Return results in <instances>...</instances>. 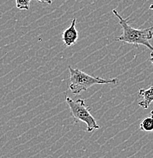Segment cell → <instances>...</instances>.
I'll list each match as a JSON object with an SVG mask.
<instances>
[{"label": "cell", "instance_id": "obj_1", "mask_svg": "<svg viewBox=\"0 0 153 158\" xmlns=\"http://www.w3.org/2000/svg\"><path fill=\"white\" fill-rule=\"evenodd\" d=\"M112 11L119 20V24L123 30V34L116 39L117 41L133 44L136 48L139 45H143L153 52V47L150 44V40L153 38V26L145 29L133 28L130 25L128 18L123 19L116 9Z\"/></svg>", "mask_w": 153, "mask_h": 158}, {"label": "cell", "instance_id": "obj_2", "mask_svg": "<svg viewBox=\"0 0 153 158\" xmlns=\"http://www.w3.org/2000/svg\"><path fill=\"white\" fill-rule=\"evenodd\" d=\"M69 70L70 73V89L75 95L85 91L95 85H116L117 83V78H102L92 76L72 66H69Z\"/></svg>", "mask_w": 153, "mask_h": 158}, {"label": "cell", "instance_id": "obj_3", "mask_svg": "<svg viewBox=\"0 0 153 158\" xmlns=\"http://www.w3.org/2000/svg\"><path fill=\"white\" fill-rule=\"evenodd\" d=\"M66 101L70 109V112L75 123L82 122L87 126V131L91 132L94 130L99 129L100 126L97 123L96 119L90 113L89 106L87 105L85 100L78 99L74 100L70 98L66 97Z\"/></svg>", "mask_w": 153, "mask_h": 158}, {"label": "cell", "instance_id": "obj_4", "mask_svg": "<svg viewBox=\"0 0 153 158\" xmlns=\"http://www.w3.org/2000/svg\"><path fill=\"white\" fill-rule=\"evenodd\" d=\"M76 19H73L72 21L71 25L70 27L64 30L62 34V40L66 47H70L76 44L79 38L78 31L75 27Z\"/></svg>", "mask_w": 153, "mask_h": 158}, {"label": "cell", "instance_id": "obj_5", "mask_svg": "<svg viewBox=\"0 0 153 158\" xmlns=\"http://www.w3.org/2000/svg\"><path fill=\"white\" fill-rule=\"evenodd\" d=\"M139 96L142 98V100L139 102V106L147 110L153 102V85L148 89H139Z\"/></svg>", "mask_w": 153, "mask_h": 158}, {"label": "cell", "instance_id": "obj_6", "mask_svg": "<svg viewBox=\"0 0 153 158\" xmlns=\"http://www.w3.org/2000/svg\"><path fill=\"white\" fill-rule=\"evenodd\" d=\"M140 129L142 131L150 132L153 131V117L152 116L149 117H146L142 120L140 123Z\"/></svg>", "mask_w": 153, "mask_h": 158}, {"label": "cell", "instance_id": "obj_7", "mask_svg": "<svg viewBox=\"0 0 153 158\" xmlns=\"http://www.w3.org/2000/svg\"><path fill=\"white\" fill-rule=\"evenodd\" d=\"M31 0H16V7L21 10H28L30 9Z\"/></svg>", "mask_w": 153, "mask_h": 158}, {"label": "cell", "instance_id": "obj_8", "mask_svg": "<svg viewBox=\"0 0 153 158\" xmlns=\"http://www.w3.org/2000/svg\"><path fill=\"white\" fill-rule=\"evenodd\" d=\"M37 2L41 3H46V4L51 5L52 4V0H37Z\"/></svg>", "mask_w": 153, "mask_h": 158}, {"label": "cell", "instance_id": "obj_9", "mask_svg": "<svg viewBox=\"0 0 153 158\" xmlns=\"http://www.w3.org/2000/svg\"><path fill=\"white\" fill-rule=\"evenodd\" d=\"M149 61H150L151 63H152V65H153V52H151V54H150V58H149Z\"/></svg>", "mask_w": 153, "mask_h": 158}, {"label": "cell", "instance_id": "obj_10", "mask_svg": "<svg viewBox=\"0 0 153 158\" xmlns=\"http://www.w3.org/2000/svg\"><path fill=\"white\" fill-rule=\"evenodd\" d=\"M149 9L153 10V3H152V4L150 5V6H149Z\"/></svg>", "mask_w": 153, "mask_h": 158}, {"label": "cell", "instance_id": "obj_11", "mask_svg": "<svg viewBox=\"0 0 153 158\" xmlns=\"http://www.w3.org/2000/svg\"><path fill=\"white\" fill-rule=\"evenodd\" d=\"M151 116H152V117H153V110H152V111H151Z\"/></svg>", "mask_w": 153, "mask_h": 158}]
</instances>
